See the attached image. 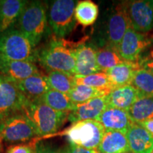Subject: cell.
Returning a JSON list of instances; mask_svg holds the SVG:
<instances>
[{"label": "cell", "instance_id": "cell-1", "mask_svg": "<svg viewBox=\"0 0 153 153\" xmlns=\"http://www.w3.org/2000/svg\"><path fill=\"white\" fill-rule=\"evenodd\" d=\"M77 45L64 38H55L37 52L38 62L48 72L59 71L74 75Z\"/></svg>", "mask_w": 153, "mask_h": 153}, {"label": "cell", "instance_id": "cell-2", "mask_svg": "<svg viewBox=\"0 0 153 153\" xmlns=\"http://www.w3.org/2000/svg\"><path fill=\"white\" fill-rule=\"evenodd\" d=\"M22 113L33 123L38 136H48L58 131L70 114L57 111L40 99H28Z\"/></svg>", "mask_w": 153, "mask_h": 153}, {"label": "cell", "instance_id": "cell-3", "mask_svg": "<svg viewBox=\"0 0 153 153\" xmlns=\"http://www.w3.org/2000/svg\"><path fill=\"white\" fill-rule=\"evenodd\" d=\"M20 30L36 47L45 36L48 29V16L45 4L40 1L27 3L17 21Z\"/></svg>", "mask_w": 153, "mask_h": 153}, {"label": "cell", "instance_id": "cell-4", "mask_svg": "<svg viewBox=\"0 0 153 153\" xmlns=\"http://www.w3.org/2000/svg\"><path fill=\"white\" fill-rule=\"evenodd\" d=\"M36 48L17 28H11L0 33V59L7 60H37Z\"/></svg>", "mask_w": 153, "mask_h": 153}, {"label": "cell", "instance_id": "cell-5", "mask_svg": "<svg viewBox=\"0 0 153 153\" xmlns=\"http://www.w3.org/2000/svg\"><path fill=\"white\" fill-rule=\"evenodd\" d=\"M105 128L96 120H86L76 122L65 131L70 144L97 150L104 137Z\"/></svg>", "mask_w": 153, "mask_h": 153}, {"label": "cell", "instance_id": "cell-6", "mask_svg": "<svg viewBox=\"0 0 153 153\" xmlns=\"http://www.w3.org/2000/svg\"><path fill=\"white\" fill-rule=\"evenodd\" d=\"M76 1L56 0L50 7L48 23L57 38H64L72 33L76 25L74 9Z\"/></svg>", "mask_w": 153, "mask_h": 153}, {"label": "cell", "instance_id": "cell-7", "mask_svg": "<svg viewBox=\"0 0 153 153\" xmlns=\"http://www.w3.org/2000/svg\"><path fill=\"white\" fill-rule=\"evenodd\" d=\"M38 136L32 121L22 112L5 118L0 137L7 143L26 142Z\"/></svg>", "mask_w": 153, "mask_h": 153}, {"label": "cell", "instance_id": "cell-8", "mask_svg": "<svg viewBox=\"0 0 153 153\" xmlns=\"http://www.w3.org/2000/svg\"><path fill=\"white\" fill-rule=\"evenodd\" d=\"M131 27L145 33L153 29V0H138L123 3Z\"/></svg>", "mask_w": 153, "mask_h": 153}, {"label": "cell", "instance_id": "cell-9", "mask_svg": "<svg viewBox=\"0 0 153 153\" xmlns=\"http://www.w3.org/2000/svg\"><path fill=\"white\" fill-rule=\"evenodd\" d=\"M27 100L14 82L0 74V113L5 118L22 112Z\"/></svg>", "mask_w": 153, "mask_h": 153}, {"label": "cell", "instance_id": "cell-10", "mask_svg": "<svg viewBox=\"0 0 153 153\" xmlns=\"http://www.w3.org/2000/svg\"><path fill=\"white\" fill-rule=\"evenodd\" d=\"M152 43V39L145 33L128 28L118 47V52L124 61L138 62L140 56Z\"/></svg>", "mask_w": 153, "mask_h": 153}, {"label": "cell", "instance_id": "cell-11", "mask_svg": "<svg viewBox=\"0 0 153 153\" xmlns=\"http://www.w3.org/2000/svg\"><path fill=\"white\" fill-rule=\"evenodd\" d=\"M130 27V21L123 3L118 4L108 18L106 29V46L118 51L126 30Z\"/></svg>", "mask_w": 153, "mask_h": 153}, {"label": "cell", "instance_id": "cell-12", "mask_svg": "<svg viewBox=\"0 0 153 153\" xmlns=\"http://www.w3.org/2000/svg\"><path fill=\"white\" fill-rule=\"evenodd\" d=\"M106 97H98L82 104H74V108L68 115V121L73 124L81 120H97L108 108Z\"/></svg>", "mask_w": 153, "mask_h": 153}, {"label": "cell", "instance_id": "cell-13", "mask_svg": "<svg viewBox=\"0 0 153 153\" xmlns=\"http://www.w3.org/2000/svg\"><path fill=\"white\" fill-rule=\"evenodd\" d=\"M101 72L97 62L96 49L85 43H78L75 48L74 75L87 76Z\"/></svg>", "mask_w": 153, "mask_h": 153}, {"label": "cell", "instance_id": "cell-14", "mask_svg": "<svg viewBox=\"0 0 153 153\" xmlns=\"http://www.w3.org/2000/svg\"><path fill=\"white\" fill-rule=\"evenodd\" d=\"M38 73L40 72L33 62L0 59V74L12 82L21 81Z\"/></svg>", "mask_w": 153, "mask_h": 153}, {"label": "cell", "instance_id": "cell-15", "mask_svg": "<svg viewBox=\"0 0 153 153\" xmlns=\"http://www.w3.org/2000/svg\"><path fill=\"white\" fill-rule=\"evenodd\" d=\"M108 107L124 111L129 108L139 99L143 98L140 93L132 85L122 86L113 89L106 97Z\"/></svg>", "mask_w": 153, "mask_h": 153}, {"label": "cell", "instance_id": "cell-16", "mask_svg": "<svg viewBox=\"0 0 153 153\" xmlns=\"http://www.w3.org/2000/svg\"><path fill=\"white\" fill-rule=\"evenodd\" d=\"M106 131H115L126 134L134 123L126 111L116 108H106L97 120Z\"/></svg>", "mask_w": 153, "mask_h": 153}, {"label": "cell", "instance_id": "cell-17", "mask_svg": "<svg viewBox=\"0 0 153 153\" xmlns=\"http://www.w3.org/2000/svg\"><path fill=\"white\" fill-rule=\"evenodd\" d=\"M131 153H152L153 135L137 123H133L126 134Z\"/></svg>", "mask_w": 153, "mask_h": 153}, {"label": "cell", "instance_id": "cell-18", "mask_svg": "<svg viewBox=\"0 0 153 153\" xmlns=\"http://www.w3.org/2000/svg\"><path fill=\"white\" fill-rule=\"evenodd\" d=\"M19 89L29 100L40 99L51 89L47 76L38 73L26 79L14 82Z\"/></svg>", "mask_w": 153, "mask_h": 153}, {"label": "cell", "instance_id": "cell-19", "mask_svg": "<svg viewBox=\"0 0 153 153\" xmlns=\"http://www.w3.org/2000/svg\"><path fill=\"white\" fill-rule=\"evenodd\" d=\"M23 0H1L0 4V33L13 27L27 4Z\"/></svg>", "mask_w": 153, "mask_h": 153}, {"label": "cell", "instance_id": "cell-20", "mask_svg": "<svg viewBox=\"0 0 153 153\" xmlns=\"http://www.w3.org/2000/svg\"><path fill=\"white\" fill-rule=\"evenodd\" d=\"M139 62L123 61L118 65L106 72L111 83L114 88L131 85L134 76L139 69Z\"/></svg>", "mask_w": 153, "mask_h": 153}, {"label": "cell", "instance_id": "cell-21", "mask_svg": "<svg viewBox=\"0 0 153 153\" xmlns=\"http://www.w3.org/2000/svg\"><path fill=\"white\" fill-rule=\"evenodd\" d=\"M97 150L99 153H131L126 134L106 130Z\"/></svg>", "mask_w": 153, "mask_h": 153}, {"label": "cell", "instance_id": "cell-22", "mask_svg": "<svg viewBox=\"0 0 153 153\" xmlns=\"http://www.w3.org/2000/svg\"><path fill=\"white\" fill-rule=\"evenodd\" d=\"M99 16V7L91 0H82L76 2L74 9L76 22L84 27L93 25Z\"/></svg>", "mask_w": 153, "mask_h": 153}, {"label": "cell", "instance_id": "cell-23", "mask_svg": "<svg viewBox=\"0 0 153 153\" xmlns=\"http://www.w3.org/2000/svg\"><path fill=\"white\" fill-rule=\"evenodd\" d=\"M134 123L153 119V97L139 99L128 111Z\"/></svg>", "mask_w": 153, "mask_h": 153}, {"label": "cell", "instance_id": "cell-24", "mask_svg": "<svg viewBox=\"0 0 153 153\" xmlns=\"http://www.w3.org/2000/svg\"><path fill=\"white\" fill-rule=\"evenodd\" d=\"M40 99L53 109L59 112L70 113L74 106V104L68 94L52 89L42 96Z\"/></svg>", "mask_w": 153, "mask_h": 153}, {"label": "cell", "instance_id": "cell-25", "mask_svg": "<svg viewBox=\"0 0 153 153\" xmlns=\"http://www.w3.org/2000/svg\"><path fill=\"white\" fill-rule=\"evenodd\" d=\"M96 55L97 65L102 72H106L124 61L120 57L118 51L106 45L96 49Z\"/></svg>", "mask_w": 153, "mask_h": 153}, {"label": "cell", "instance_id": "cell-26", "mask_svg": "<svg viewBox=\"0 0 153 153\" xmlns=\"http://www.w3.org/2000/svg\"><path fill=\"white\" fill-rule=\"evenodd\" d=\"M48 81L52 89L68 94L75 86L74 75L59 71L48 72Z\"/></svg>", "mask_w": 153, "mask_h": 153}, {"label": "cell", "instance_id": "cell-27", "mask_svg": "<svg viewBox=\"0 0 153 153\" xmlns=\"http://www.w3.org/2000/svg\"><path fill=\"white\" fill-rule=\"evenodd\" d=\"M110 91L111 90L96 89L86 85H75L68 95L74 104H77L98 97H106Z\"/></svg>", "mask_w": 153, "mask_h": 153}, {"label": "cell", "instance_id": "cell-28", "mask_svg": "<svg viewBox=\"0 0 153 153\" xmlns=\"http://www.w3.org/2000/svg\"><path fill=\"white\" fill-rule=\"evenodd\" d=\"M75 85H86L96 89L111 90L114 89L106 72H98L87 76L74 75Z\"/></svg>", "mask_w": 153, "mask_h": 153}, {"label": "cell", "instance_id": "cell-29", "mask_svg": "<svg viewBox=\"0 0 153 153\" xmlns=\"http://www.w3.org/2000/svg\"><path fill=\"white\" fill-rule=\"evenodd\" d=\"M131 85L143 97H153V74L144 69L137 70Z\"/></svg>", "mask_w": 153, "mask_h": 153}, {"label": "cell", "instance_id": "cell-30", "mask_svg": "<svg viewBox=\"0 0 153 153\" xmlns=\"http://www.w3.org/2000/svg\"><path fill=\"white\" fill-rule=\"evenodd\" d=\"M33 153H62V148H58L50 143L41 142L36 143Z\"/></svg>", "mask_w": 153, "mask_h": 153}, {"label": "cell", "instance_id": "cell-31", "mask_svg": "<svg viewBox=\"0 0 153 153\" xmlns=\"http://www.w3.org/2000/svg\"><path fill=\"white\" fill-rule=\"evenodd\" d=\"M35 145L33 144H17L7 148L5 153H33Z\"/></svg>", "mask_w": 153, "mask_h": 153}, {"label": "cell", "instance_id": "cell-32", "mask_svg": "<svg viewBox=\"0 0 153 153\" xmlns=\"http://www.w3.org/2000/svg\"><path fill=\"white\" fill-rule=\"evenodd\" d=\"M62 153H99L97 150H89L81 148V147L76 146L73 145H68L62 148Z\"/></svg>", "mask_w": 153, "mask_h": 153}, {"label": "cell", "instance_id": "cell-33", "mask_svg": "<svg viewBox=\"0 0 153 153\" xmlns=\"http://www.w3.org/2000/svg\"><path fill=\"white\" fill-rule=\"evenodd\" d=\"M140 68L153 74V58H149L139 62Z\"/></svg>", "mask_w": 153, "mask_h": 153}, {"label": "cell", "instance_id": "cell-34", "mask_svg": "<svg viewBox=\"0 0 153 153\" xmlns=\"http://www.w3.org/2000/svg\"><path fill=\"white\" fill-rule=\"evenodd\" d=\"M137 124H139L140 126H142V127L146 129L147 131L153 135V119L145 120V121L141 122V123Z\"/></svg>", "mask_w": 153, "mask_h": 153}, {"label": "cell", "instance_id": "cell-35", "mask_svg": "<svg viewBox=\"0 0 153 153\" xmlns=\"http://www.w3.org/2000/svg\"><path fill=\"white\" fill-rule=\"evenodd\" d=\"M4 120H5V116L0 113V135H1V131H2ZM0 138H1V137H0Z\"/></svg>", "mask_w": 153, "mask_h": 153}, {"label": "cell", "instance_id": "cell-36", "mask_svg": "<svg viewBox=\"0 0 153 153\" xmlns=\"http://www.w3.org/2000/svg\"><path fill=\"white\" fill-rule=\"evenodd\" d=\"M2 140L0 138V153H1L2 152V143H1Z\"/></svg>", "mask_w": 153, "mask_h": 153}, {"label": "cell", "instance_id": "cell-37", "mask_svg": "<svg viewBox=\"0 0 153 153\" xmlns=\"http://www.w3.org/2000/svg\"><path fill=\"white\" fill-rule=\"evenodd\" d=\"M150 58H153V51H151V52H150Z\"/></svg>", "mask_w": 153, "mask_h": 153}, {"label": "cell", "instance_id": "cell-38", "mask_svg": "<svg viewBox=\"0 0 153 153\" xmlns=\"http://www.w3.org/2000/svg\"><path fill=\"white\" fill-rule=\"evenodd\" d=\"M0 4H1V1H0Z\"/></svg>", "mask_w": 153, "mask_h": 153}, {"label": "cell", "instance_id": "cell-39", "mask_svg": "<svg viewBox=\"0 0 153 153\" xmlns=\"http://www.w3.org/2000/svg\"><path fill=\"white\" fill-rule=\"evenodd\" d=\"M152 153H153V151H152Z\"/></svg>", "mask_w": 153, "mask_h": 153}]
</instances>
